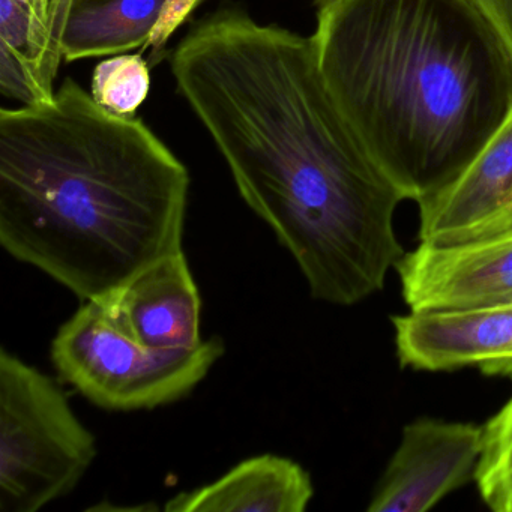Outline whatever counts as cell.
<instances>
[{
    "label": "cell",
    "mask_w": 512,
    "mask_h": 512,
    "mask_svg": "<svg viewBox=\"0 0 512 512\" xmlns=\"http://www.w3.org/2000/svg\"><path fill=\"white\" fill-rule=\"evenodd\" d=\"M418 206L422 244H466L512 233V116L451 185Z\"/></svg>",
    "instance_id": "obj_8"
},
{
    "label": "cell",
    "mask_w": 512,
    "mask_h": 512,
    "mask_svg": "<svg viewBox=\"0 0 512 512\" xmlns=\"http://www.w3.org/2000/svg\"><path fill=\"white\" fill-rule=\"evenodd\" d=\"M170 68L311 296L350 307L380 292L406 254L394 229L406 197L335 103L313 38L221 10L185 35Z\"/></svg>",
    "instance_id": "obj_1"
},
{
    "label": "cell",
    "mask_w": 512,
    "mask_h": 512,
    "mask_svg": "<svg viewBox=\"0 0 512 512\" xmlns=\"http://www.w3.org/2000/svg\"><path fill=\"white\" fill-rule=\"evenodd\" d=\"M481 451L479 425L434 418L410 422L374 488L368 511H428L475 479Z\"/></svg>",
    "instance_id": "obj_6"
},
{
    "label": "cell",
    "mask_w": 512,
    "mask_h": 512,
    "mask_svg": "<svg viewBox=\"0 0 512 512\" xmlns=\"http://www.w3.org/2000/svg\"><path fill=\"white\" fill-rule=\"evenodd\" d=\"M224 352L220 337L191 349L145 346L118 325L101 299L83 302L50 347L59 377L95 406L115 412L182 400L205 380Z\"/></svg>",
    "instance_id": "obj_5"
},
{
    "label": "cell",
    "mask_w": 512,
    "mask_h": 512,
    "mask_svg": "<svg viewBox=\"0 0 512 512\" xmlns=\"http://www.w3.org/2000/svg\"><path fill=\"white\" fill-rule=\"evenodd\" d=\"M317 62L406 200L451 185L512 116V49L472 0H332Z\"/></svg>",
    "instance_id": "obj_3"
},
{
    "label": "cell",
    "mask_w": 512,
    "mask_h": 512,
    "mask_svg": "<svg viewBox=\"0 0 512 512\" xmlns=\"http://www.w3.org/2000/svg\"><path fill=\"white\" fill-rule=\"evenodd\" d=\"M475 481L485 505L512 512V398L482 427Z\"/></svg>",
    "instance_id": "obj_13"
},
{
    "label": "cell",
    "mask_w": 512,
    "mask_h": 512,
    "mask_svg": "<svg viewBox=\"0 0 512 512\" xmlns=\"http://www.w3.org/2000/svg\"><path fill=\"white\" fill-rule=\"evenodd\" d=\"M512 49V0H472Z\"/></svg>",
    "instance_id": "obj_16"
},
{
    "label": "cell",
    "mask_w": 512,
    "mask_h": 512,
    "mask_svg": "<svg viewBox=\"0 0 512 512\" xmlns=\"http://www.w3.org/2000/svg\"><path fill=\"white\" fill-rule=\"evenodd\" d=\"M166 0H71L62 32L64 61L143 49Z\"/></svg>",
    "instance_id": "obj_12"
},
{
    "label": "cell",
    "mask_w": 512,
    "mask_h": 512,
    "mask_svg": "<svg viewBox=\"0 0 512 512\" xmlns=\"http://www.w3.org/2000/svg\"><path fill=\"white\" fill-rule=\"evenodd\" d=\"M200 0H166L160 19L149 37L148 43L143 50L151 52L152 64H158L166 55V46L173 37L179 26L188 19Z\"/></svg>",
    "instance_id": "obj_15"
},
{
    "label": "cell",
    "mask_w": 512,
    "mask_h": 512,
    "mask_svg": "<svg viewBox=\"0 0 512 512\" xmlns=\"http://www.w3.org/2000/svg\"><path fill=\"white\" fill-rule=\"evenodd\" d=\"M151 89L148 61L142 53L116 55L100 62L92 76L91 95L109 112L134 116Z\"/></svg>",
    "instance_id": "obj_14"
},
{
    "label": "cell",
    "mask_w": 512,
    "mask_h": 512,
    "mask_svg": "<svg viewBox=\"0 0 512 512\" xmlns=\"http://www.w3.org/2000/svg\"><path fill=\"white\" fill-rule=\"evenodd\" d=\"M113 319L155 349L199 346L202 298L184 250L152 263L103 296Z\"/></svg>",
    "instance_id": "obj_10"
},
{
    "label": "cell",
    "mask_w": 512,
    "mask_h": 512,
    "mask_svg": "<svg viewBox=\"0 0 512 512\" xmlns=\"http://www.w3.org/2000/svg\"><path fill=\"white\" fill-rule=\"evenodd\" d=\"M98 455L59 383L0 350V511L37 512L76 490Z\"/></svg>",
    "instance_id": "obj_4"
},
{
    "label": "cell",
    "mask_w": 512,
    "mask_h": 512,
    "mask_svg": "<svg viewBox=\"0 0 512 512\" xmlns=\"http://www.w3.org/2000/svg\"><path fill=\"white\" fill-rule=\"evenodd\" d=\"M314 497L310 473L277 454L247 458L211 484L181 491L166 512H304Z\"/></svg>",
    "instance_id": "obj_11"
},
{
    "label": "cell",
    "mask_w": 512,
    "mask_h": 512,
    "mask_svg": "<svg viewBox=\"0 0 512 512\" xmlns=\"http://www.w3.org/2000/svg\"><path fill=\"white\" fill-rule=\"evenodd\" d=\"M190 173L134 116L67 77L0 112V245L83 302L184 250Z\"/></svg>",
    "instance_id": "obj_2"
},
{
    "label": "cell",
    "mask_w": 512,
    "mask_h": 512,
    "mask_svg": "<svg viewBox=\"0 0 512 512\" xmlns=\"http://www.w3.org/2000/svg\"><path fill=\"white\" fill-rule=\"evenodd\" d=\"M401 364L415 370L463 367L512 374V307L410 311L392 317Z\"/></svg>",
    "instance_id": "obj_9"
},
{
    "label": "cell",
    "mask_w": 512,
    "mask_h": 512,
    "mask_svg": "<svg viewBox=\"0 0 512 512\" xmlns=\"http://www.w3.org/2000/svg\"><path fill=\"white\" fill-rule=\"evenodd\" d=\"M332 0H316V5L319 8L326 7V5L331 4Z\"/></svg>",
    "instance_id": "obj_18"
},
{
    "label": "cell",
    "mask_w": 512,
    "mask_h": 512,
    "mask_svg": "<svg viewBox=\"0 0 512 512\" xmlns=\"http://www.w3.org/2000/svg\"><path fill=\"white\" fill-rule=\"evenodd\" d=\"M23 4L28 5L31 13L34 14V19L37 20L40 25L46 26L59 41L62 40L52 28V4L53 0H22Z\"/></svg>",
    "instance_id": "obj_17"
},
{
    "label": "cell",
    "mask_w": 512,
    "mask_h": 512,
    "mask_svg": "<svg viewBox=\"0 0 512 512\" xmlns=\"http://www.w3.org/2000/svg\"><path fill=\"white\" fill-rule=\"evenodd\" d=\"M395 269L410 311L512 307V233L466 244L421 242Z\"/></svg>",
    "instance_id": "obj_7"
}]
</instances>
